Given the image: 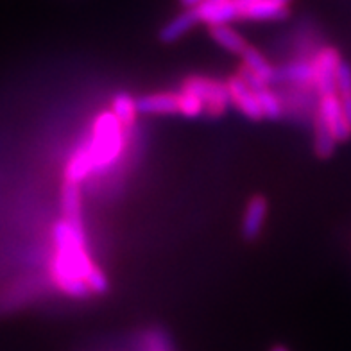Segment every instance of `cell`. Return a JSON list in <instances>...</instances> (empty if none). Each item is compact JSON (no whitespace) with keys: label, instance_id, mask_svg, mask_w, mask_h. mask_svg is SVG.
I'll return each instance as SVG.
<instances>
[{"label":"cell","instance_id":"obj_1","mask_svg":"<svg viewBox=\"0 0 351 351\" xmlns=\"http://www.w3.org/2000/svg\"><path fill=\"white\" fill-rule=\"evenodd\" d=\"M54 244L56 256L83 278L93 294H104L108 291L106 276L92 262L86 251L84 228L70 226L69 222L61 219L54 224Z\"/></svg>","mask_w":351,"mask_h":351},{"label":"cell","instance_id":"obj_2","mask_svg":"<svg viewBox=\"0 0 351 351\" xmlns=\"http://www.w3.org/2000/svg\"><path fill=\"white\" fill-rule=\"evenodd\" d=\"M92 149L93 174L115 165L122 156L125 143V133L113 111H101L93 121L92 134L88 136Z\"/></svg>","mask_w":351,"mask_h":351},{"label":"cell","instance_id":"obj_3","mask_svg":"<svg viewBox=\"0 0 351 351\" xmlns=\"http://www.w3.org/2000/svg\"><path fill=\"white\" fill-rule=\"evenodd\" d=\"M276 93L280 95L283 108V117L300 124H312L319 104V93L315 84H292L278 83Z\"/></svg>","mask_w":351,"mask_h":351},{"label":"cell","instance_id":"obj_4","mask_svg":"<svg viewBox=\"0 0 351 351\" xmlns=\"http://www.w3.org/2000/svg\"><path fill=\"white\" fill-rule=\"evenodd\" d=\"M181 90L195 93L203 101V115L210 117V119H219V117L224 115L231 104L226 83L217 81V79L203 77V75H189V77L183 79Z\"/></svg>","mask_w":351,"mask_h":351},{"label":"cell","instance_id":"obj_5","mask_svg":"<svg viewBox=\"0 0 351 351\" xmlns=\"http://www.w3.org/2000/svg\"><path fill=\"white\" fill-rule=\"evenodd\" d=\"M342 63V58L335 47L323 45L312 60L315 72V90L319 95L337 92V70Z\"/></svg>","mask_w":351,"mask_h":351},{"label":"cell","instance_id":"obj_6","mask_svg":"<svg viewBox=\"0 0 351 351\" xmlns=\"http://www.w3.org/2000/svg\"><path fill=\"white\" fill-rule=\"evenodd\" d=\"M317 113L321 115L324 124L328 125L330 133L337 140V143H344L351 138V124L344 115L337 92L319 95Z\"/></svg>","mask_w":351,"mask_h":351},{"label":"cell","instance_id":"obj_7","mask_svg":"<svg viewBox=\"0 0 351 351\" xmlns=\"http://www.w3.org/2000/svg\"><path fill=\"white\" fill-rule=\"evenodd\" d=\"M228 92H230V101L231 104L241 111L242 115L247 117L250 121H262L263 113L260 108V102L254 95V92L247 86L244 79L239 74L231 75L226 81Z\"/></svg>","mask_w":351,"mask_h":351},{"label":"cell","instance_id":"obj_8","mask_svg":"<svg viewBox=\"0 0 351 351\" xmlns=\"http://www.w3.org/2000/svg\"><path fill=\"white\" fill-rule=\"evenodd\" d=\"M51 278L52 282L56 283V287L60 289L61 292H65L66 296L77 298V300H83L92 294L88 283L84 282L83 278L79 276L77 273H74L72 269L66 265L61 258H58L54 254V260L51 263Z\"/></svg>","mask_w":351,"mask_h":351},{"label":"cell","instance_id":"obj_9","mask_svg":"<svg viewBox=\"0 0 351 351\" xmlns=\"http://www.w3.org/2000/svg\"><path fill=\"white\" fill-rule=\"evenodd\" d=\"M61 213L70 226L84 228L83 224V190L81 183L65 180L61 186Z\"/></svg>","mask_w":351,"mask_h":351},{"label":"cell","instance_id":"obj_10","mask_svg":"<svg viewBox=\"0 0 351 351\" xmlns=\"http://www.w3.org/2000/svg\"><path fill=\"white\" fill-rule=\"evenodd\" d=\"M269 204L267 199L263 195H253L247 201L244 210V217H242V235L247 241H254L262 235L263 224L267 219Z\"/></svg>","mask_w":351,"mask_h":351},{"label":"cell","instance_id":"obj_11","mask_svg":"<svg viewBox=\"0 0 351 351\" xmlns=\"http://www.w3.org/2000/svg\"><path fill=\"white\" fill-rule=\"evenodd\" d=\"M199 23L206 25H219L239 20L235 2L233 0H204L203 4L195 8Z\"/></svg>","mask_w":351,"mask_h":351},{"label":"cell","instance_id":"obj_12","mask_svg":"<svg viewBox=\"0 0 351 351\" xmlns=\"http://www.w3.org/2000/svg\"><path fill=\"white\" fill-rule=\"evenodd\" d=\"M136 110L138 115H176L180 113L178 93L158 92L142 95L136 99Z\"/></svg>","mask_w":351,"mask_h":351},{"label":"cell","instance_id":"obj_13","mask_svg":"<svg viewBox=\"0 0 351 351\" xmlns=\"http://www.w3.org/2000/svg\"><path fill=\"white\" fill-rule=\"evenodd\" d=\"M292 0H258L242 13L241 20H254V22H271L282 20L291 13Z\"/></svg>","mask_w":351,"mask_h":351},{"label":"cell","instance_id":"obj_14","mask_svg":"<svg viewBox=\"0 0 351 351\" xmlns=\"http://www.w3.org/2000/svg\"><path fill=\"white\" fill-rule=\"evenodd\" d=\"M315 72L312 61L292 60L289 63H283L282 66L276 69V79L274 84L278 83H292V84H315Z\"/></svg>","mask_w":351,"mask_h":351},{"label":"cell","instance_id":"obj_15","mask_svg":"<svg viewBox=\"0 0 351 351\" xmlns=\"http://www.w3.org/2000/svg\"><path fill=\"white\" fill-rule=\"evenodd\" d=\"M90 174H93V160H92V149H90V142L88 138L84 140L72 158L69 160L65 167V180L74 181V183H81Z\"/></svg>","mask_w":351,"mask_h":351},{"label":"cell","instance_id":"obj_16","mask_svg":"<svg viewBox=\"0 0 351 351\" xmlns=\"http://www.w3.org/2000/svg\"><path fill=\"white\" fill-rule=\"evenodd\" d=\"M197 23L199 19L195 10H185L183 13L174 16L172 20H169V22L160 29V34H158V36H160V40H162L163 43H174L178 42V40H181L185 34H189Z\"/></svg>","mask_w":351,"mask_h":351},{"label":"cell","instance_id":"obj_17","mask_svg":"<svg viewBox=\"0 0 351 351\" xmlns=\"http://www.w3.org/2000/svg\"><path fill=\"white\" fill-rule=\"evenodd\" d=\"M208 33L213 42L217 43L221 49L230 52V54L241 56L247 49V45H250V43L245 42V38L239 31L231 27L230 23L208 25Z\"/></svg>","mask_w":351,"mask_h":351},{"label":"cell","instance_id":"obj_18","mask_svg":"<svg viewBox=\"0 0 351 351\" xmlns=\"http://www.w3.org/2000/svg\"><path fill=\"white\" fill-rule=\"evenodd\" d=\"M242 65L245 69H250L253 74L258 75L262 81L269 84H274V79H276V66H273V63L254 47L247 45L244 52L241 54Z\"/></svg>","mask_w":351,"mask_h":351},{"label":"cell","instance_id":"obj_19","mask_svg":"<svg viewBox=\"0 0 351 351\" xmlns=\"http://www.w3.org/2000/svg\"><path fill=\"white\" fill-rule=\"evenodd\" d=\"M312 128H314V153L321 160H328L337 147V140L333 138V134L330 133L328 125L324 124L317 111H315L314 119H312Z\"/></svg>","mask_w":351,"mask_h":351},{"label":"cell","instance_id":"obj_20","mask_svg":"<svg viewBox=\"0 0 351 351\" xmlns=\"http://www.w3.org/2000/svg\"><path fill=\"white\" fill-rule=\"evenodd\" d=\"M271 86H273V84L265 83L262 84V86L254 88L253 92L260 102L263 119H269V121H280V119L283 117L282 101H280V95L276 93V90Z\"/></svg>","mask_w":351,"mask_h":351},{"label":"cell","instance_id":"obj_21","mask_svg":"<svg viewBox=\"0 0 351 351\" xmlns=\"http://www.w3.org/2000/svg\"><path fill=\"white\" fill-rule=\"evenodd\" d=\"M111 111L115 113V117L119 119L124 130L136 124V117H138L136 99L131 97L130 93H117L113 101H111Z\"/></svg>","mask_w":351,"mask_h":351},{"label":"cell","instance_id":"obj_22","mask_svg":"<svg viewBox=\"0 0 351 351\" xmlns=\"http://www.w3.org/2000/svg\"><path fill=\"white\" fill-rule=\"evenodd\" d=\"M140 351H174L172 341L169 337V333L160 326H153L147 328L140 335L138 341Z\"/></svg>","mask_w":351,"mask_h":351},{"label":"cell","instance_id":"obj_23","mask_svg":"<svg viewBox=\"0 0 351 351\" xmlns=\"http://www.w3.org/2000/svg\"><path fill=\"white\" fill-rule=\"evenodd\" d=\"M337 95L341 99L342 110L351 124V65L342 61L337 70Z\"/></svg>","mask_w":351,"mask_h":351},{"label":"cell","instance_id":"obj_24","mask_svg":"<svg viewBox=\"0 0 351 351\" xmlns=\"http://www.w3.org/2000/svg\"><path fill=\"white\" fill-rule=\"evenodd\" d=\"M178 102H180V115L186 117V119H197V117L203 115V101L195 93L181 90L178 93Z\"/></svg>","mask_w":351,"mask_h":351},{"label":"cell","instance_id":"obj_25","mask_svg":"<svg viewBox=\"0 0 351 351\" xmlns=\"http://www.w3.org/2000/svg\"><path fill=\"white\" fill-rule=\"evenodd\" d=\"M204 0H180V4L185 8V10H195L199 4H203Z\"/></svg>","mask_w":351,"mask_h":351},{"label":"cell","instance_id":"obj_26","mask_svg":"<svg viewBox=\"0 0 351 351\" xmlns=\"http://www.w3.org/2000/svg\"><path fill=\"white\" fill-rule=\"evenodd\" d=\"M269 351H289V350H287L285 346H282V344H276V346H273Z\"/></svg>","mask_w":351,"mask_h":351}]
</instances>
